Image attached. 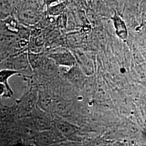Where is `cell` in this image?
Returning <instances> with one entry per match:
<instances>
[{
	"instance_id": "obj_12",
	"label": "cell",
	"mask_w": 146,
	"mask_h": 146,
	"mask_svg": "<svg viewBox=\"0 0 146 146\" xmlns=\"http://www.w3.org/2000/svg\"><path fill=\"white\" fill-rule=\"evenodd\" d=\"M29 61L31 63V64L32 66V67L35 68L37 67V66L40 64V60L41 59V58H40V56H38L37 55H29Z\"/></svg>"
},
{
	"instance_id": "obj_3",
	"label": "cell",
	"mask_w": 146,
	"mask_h": 146,
	"mask_svg": "<svg viewBox=\"0 0 146 146\" xmlns=\"http://www.w3.org/2000/svg\"><path fill=\"white\" fill-rule=\"evenodd\" d=\"M74 56L78 66L87 75L92 74L94 72V66L92 61L84 53L75 52Z\"/></svg>"
},
{
	"instance_id": "obj_4",
	"label": "cell",
	"mask_w": 146,
	"mask_h": 146,
	"mask_svg": "<svg viewBox=\"0 0 146 146\" xmlns=\"http://www.w3.org/2000/svg\"><path fill=\"white\" fill-rule=\"evenodd\" d=\"M19 73L20 72L19 71L9 69H2L1 70L0 84H3L5 87V93L3 96L5 97H11L12 96L13 92L8 84V79L12 76Z\"/></svg>"
},
{
	"instance_id": "obj_11",
	"label": "cell",
	"mask_w": 146,
	"mask_h": 146,
	"mask_svg": "<svg viewBox=\"0 0 146 146\" xmlns=\"http://www.w3.org/2000/svg\"><path fill=\"white\" fill-rule=\"evenodd\" d=\"M5 26L7 29L11 33H17L19 31L17 22L15 19L13 17H9L6 20Z\"/></svg>"
},
{
	"instance_id": "obj_14",
	"label": "cell",
	"mask_w": 146,
	"mask_h": 146,
	"mask_svg": "<svg viewBox=\"0 0 146 146\" xmlns=\"http://www.w3.org/2000/svg\"><path fill=\"white\" fill-rule=\"evenodd\" d=\"M59 0H42L43 1V7L46 6L47 8L50 6L52 5V4L58 2Z\"/></svg>"
},
{
	"instance_id": "obj_5",
	"label": "cell",
	"mask_w": 146,
	"mask_h": 146,
	"mask_svg": "<svg viewBox=\"0 0 146 146\" xmlns=\"http://www.w3.org/2000/svg\"><path fill=\"white\" fill-rule=\"evenodd\" d=\"M76 64L66 74L67 78L75 86L80 87L84 84V73Z\"/></svg>"
},
{
	"instance_id": "obj_8",
	"label": "cell",
	"mask_w": 146,
	"mask_h": 146,
	"mask_svg": "<svg viewBox=\"0 0 146 146\" xmlns=\"http://www.w3.org/2000/svg\"><path fill=\"white\" fill-rule=\"evenodd\" d=\"M38 16L34 12L31 11H23L19 14V18L21 21L29 24H33L36 22Z\"/></svg>"
},
{
	"instance_id": "obj_9",
	"label": "cell",
	"mask_w": 146,
	"mask_h": 146,
	"mask_svg": "<svg viewBox=\"0 0 146 146\" xmlns=\"http://www.w3.org/2000/svg\"><path fill=\"white\" fill-rule=\"evenodd\" d=\"M57 128L58 130L60 131L64 135L68 136L72 134L74 131V128L72 125L64 122L58 123Z\"/></svg>"
},
{
	"instance_id": "obj_2",
	"label": "cell",
	"mask_w": 146,
	"mask_h": 146,
	"mask_svg": "<svg viewBox=\"0 0 146 146\" xmlns=\"http://www.w3.org/2000/svg\"><path fill=\"white\" fill-rule=\"evenodd\" d=\"M111 20L113 21L116 35L122 40L127 39L128 32L127 25L124 20L115 11L114 15L111 16Z\"/></svg>"
},
{
	"instance_id": "obj_13",
	"label": "cell",
	"mask_w": 146,
	"mask_h": 146,
	"mask_svg": "<svg viewBox=\"0 0 146 146\" xmlns=\"http://www.w3.org/2000/svg\"><path fill=\"white\" fill-rule=\"evenodd\" d=\"M128 5L131 6L139 7L142 0H125Z\"/></svg>"
},
{
	"instance_id": "obj_1",
	"label": "cell",
	"mask_w": 146,
	"mask_h": 146,
	"mask_svg": "<svg viewBox=\"0 0 146 146\" xmlns=\"http://www.w3.org/2000/svg\"><path fill=\"white\" fill-rule=\"evenodd\" d=\"M58 65L72 67L76 64L74 55L64 49L54 50L49 56Z\"/></svg>"
},
{
	"instance_id": "obj_6",
	"label": "cell",
	"mask_w": 146,
	"mask_h": 146,
	"mask_svg": "<svg viewBox=\"0 0 146 146\" xmlns=\"http://www.w3.org/2000/svg\"><path fill=\"white\" fill-rule=\"evenodd\" d=\"M6 66H8L5 69L15 70L19 72L20 69L26 68L28 65V61L25 56H21L11 59L5 61Z\"/></svg>"
},
{
	"instance_id": "obj_10",
	"label": "cell",
	"mask_w": 146,
	"mask_h": 146,
	"mask_svg": "<svg viewBox=\"0 0 146 146\" xmlns=\"http://www.w3.org/2000/svg\"><path fill=\"white\" fill-rule=\"evenodd\" d=\"M55 138L52 133L45 132L41 134L38 137V141L42 144L44 145H50L55 142Z\"/></svg>"
},
{
	"instance_id": "obj_7",
	"label": "cell",
	"mask_w": 146,
	"mask_h": 146,
	"mask_svg": "<svg viewBox=\"0 0 146 146\" xmlns=\"http://www.w3.org/2000/svg\"><path fill=\"white\" fill-rule=\"evenodd\" d=\"M67 5V1H64L55 5H51L47 8V13L49 15L52 16L60 15L64 12Z\"/></svg>"
}]
</instances>
